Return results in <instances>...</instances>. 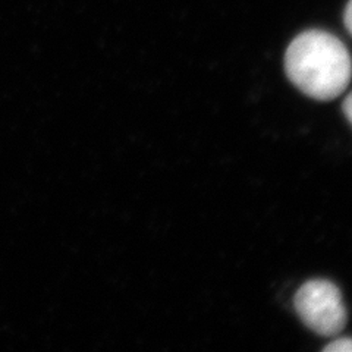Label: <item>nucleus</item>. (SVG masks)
I'll use <instances>...</instances> for the list:
<instances>
[{
    "label": "nucleus",
    "mask_w": 352,
    "mask_h": 352,
    "mask_svg": "<svg viewBox=\"0 0 352 352\" xmlns=\"http://www.w3.org/2000/svg\"><path fill=\"white\" fill-rule=\"evenodd\" d=\"M289 81L314 100L329 102L351 81V56L345 44L322 30H310L292 40L285 53Z\"/></svg>",
    "instance_id": "f257e3e1"
},
{
    "label": "nucleus",
    "mask_w": 352,
    "mask_h": 352,
    "mask_svg": "<svg viewBox=\"0 0 352 352\" xmlns=\"http://www.w3.org/2000/svg\"><path fill=\"white\" fill-rule=\"evenodd\" d=\"M294 307L301 322L324 338L339 335L348 322L342 294L329 280L305 282L295 294Z\"/></svg>",
    "instance_id": "f03ea898"
},
{
    "label": "nucleus",
    "mask_w": 352,
    "mask_h": 352,
    "mask_svg": "<svg viewBox=\"0 0 352 352\" xmlns=\"http://www.w3.org/2000/svg\"><path fill=\"white\" fill-rule=\"evenodd\" d=\"M352 345H351V339L345 338L340 340H335L333 344H329L327 346H324V352H351Z\"/></svg>",
    "instance_id": "7ed1b4c3"
},
{
    "label": "nucleus",
    "mask_w": 352,
    "mask_h": 352,
    "mask_svg": "<svg viewBox=\"0 0 352 352\" xmlns=\"http://www.w3.org/2000/svg\"><path fill=\"white\" fill-rule=\"evenodd\" d=\"M351 100H352V97L348 94V96L345 97V102H344V113H345L346 120H348L349 124H351V120H352V112H351L352 106H351Z\"/></svg>",
    "instance_id": "20e7f679"
},
{
    "label": "nucleus",
    "mask_w": 352,
    "mask_h": 352,
    "mask_svg": "<svg viewBox=\"0 0 352 352\" xmlns=\"http://www.w3.org/2000/svg\"><path fill=\"white\" fill-rule=\"evenodd\" d=\"M351 16H352V2L349 0L348 2V5H346V9H345V27H346V30L351 32V24H352V19H351Z\"/></svg>",
    "instance_id": "39448f33"
}]
</instances>
